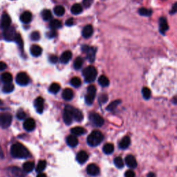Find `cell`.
I'll return each instance as SVG.
<instances>
[{
    "label": "cell",
    "instance_id": "obj_29",
    "mask_svg": "<svg viewBox=\"0 0 177 177\" xmlns=\"http://www.w3.org/2000/svg\"><path fill=\"white\" fill-rule=\"evenodd\" d=\"M103 152L106 154H110L114 152V146L112 143H107L103 146Z\"/></svg>",
    "mask_w": 177,
    "mask_h": 177
},
{
    "label": "cell",
    "instance_id": "obj_5",
    "mask_svg": "<svg viewBox=\"0 0 177 177\" xmlns=\"http://www.w3.org/2000/svg\"><path fill=\"white\" fill-rule=\"evenodd\" d=\"M13 117L8 113H3L0 114V126L3 129L8 128L12 123Z\"/></svg>",
    "mask_w": 177,
    "mask_h": 177
},
{
    "label": "cell",
    "instance_id": "obj_1",
    "mask_svg": "<svg viewBox=\"0 0 177 177\" xmlns=\"http://www.w3.org/2000/svg\"><path fill=\"white\" fill-rule=\"evenodd\" d=\"M10 154L15 158H26L30 156L28 149L21 143H15L11 146Z\"/></svg>",
    "mask_w": 177,
    "mask_h": 177
},
{
    "label": "cell",
    "instance_id": "obj_15",
    "mask_svg": "<svg viewBox=\"0 0 177 177\" xmlns=\"http://www.w3.org/2000/svg\"><path fill=\"white\" fill-rule=\"evenodd\" d=\"M125 163L130 168H136L137 166V161L133 155H128L125 158Z\"/></svg>",
    "mask_w": 177,
    "mask_h": 177
},
{
    "label": "cell",
    "instance_id": "obj_57",
    "mask_svg": "<svg viewBox=\"0 0 177 177\" xmlns=\"http://www.w3.org/2000/svg\"><path fill=\"white\" fill-rule=\"evenodd\" d=\"M37 177H47V175L45 174H44V173H40Z\"/></svg>",
    "mask_w": 177,
    "mask_h": 177
},
{
    "label": "cell",
    "instance_id": "obj_19",
    "mask_svg": "<svg viewBox=\"0 0 177 177\" xmlns=\"http://www.w3.org/2000/svg\"><path fill=\"white\" fill-rule=\"evenodd\" d=\"M72 57V53L70 51H66L62 53L61 55L60 60L62 63L63 64H66L69 62V60H71Z\"/></svg>",
    "mask_w": 177,
    "mask_h": 177
},
{
    "label": "cell",
    "instance_id": "obj_34",
    "mask_svg": "<svg viewBox=\"0 0 177 177\" xmlns=\"http://www.w3.org/2000/svg\"><path fill=\"white\" fill-rule=\"evenodd\" d=\"M98 82L102 86H107L109 84V80L108 77L105 76V75H101L99 77Z\"/></svg>",
    "mask_w": 177,
    "mask_h": 177
},
{
    "label": "cell",
    "instance_id": "obj_28",
    "mask_svg": "<svg viewBox=\"0 0 177 177\" xmlns=\"http://www.w3.org/2000/svg\"><path fill=\"white\" fill-rule=\"evenodd\" d=\"M63 119L64 123H65L66 125H69L72 123V121H73V118L69 111H67L66 110H64V114H63Z\"/></svg>",
    "mask_w": 177,
    "mask_h": 177
},
{
    "label": "cell",
    "instance_id": "obj_39",
    "mask_svg": "<svg viewBox=\"0 0 177 177\" xmlns=\"http://www.w3.org/2000/svg\"><path fill=\"white\" fill-rule=\"evenodd\" d=\"M83 64V60L80 57H78L75 59L74 61V64H73V66H74V68L75 69H80L81 67H82Z\"/></svg>",
    "mask_w": 177,
    "mask_h": 177
},
{
    "label": "cell",
    "instance_id": "obj_13",
    "mask_svg": "<svg viewBox=\"0 0 177 177\" xmlns=\"http://www.w3.org/2000/svg\"><path fill=\"white\" fill-rule=\"evenodd\" d=\"M24 128L28 132H31L36 128V122L34 119L28 118L24 123Z\"/></svg>",
    "mask_w": 177,
    "mask_h": 177
},
{
    "label": "cell",
    "instance_id": "obj_45",
    "mask_svg": "<svg viewBox=\"0 0 177 177\" xmlns=\"http://www.w3.org/2000/svg\"><path fill=\"white\" fill-rule=\"evenodd\" d=\"M40 33L38 32V31H34L31 33V39L33 41H38V40H40Z\"/></svg>",
    "mask_w": 177,
    "mask_h": 177
},
{
    "label": "cell",
    "instance_id": "obj_58",
    "mask_svg": "<svg viewBox=\"0 0 177 177\" xmlns=\"http://www.w3.org/2000/svg\"><path fill=\"white\" fill-rule=\"evenodd\" d=\"M0 156H1V157H3V152L1 148V147H0Z\"/></svg>",
    "mask_w": 177,
    "mask_h": 177
},
{
    "label": "cell",
    "instance_id": "obj_11",
    "mask_svg": "<svg viewBox=\"0 0 177 177\" xmlns=\"http://www.w3.org/2000/svg\"><path fill=\"white\" fill-rule=\"evenodd\" d=\"M11 24V19L10 16L8 14L5 13L3 14V15L1 16V22H0V26L3 30H5L7 28L10 26Z\"/></svg>",
    "mask_w": 177,
    "mask_h": 177
},
{
    "label": "cell",
    "instance_id": "obj_43",
    "mask_svg": "<svg viewBox=\"0 0 177 177\" xmlns=\"http://www.w3.org/2000/svg\"><path fill=\"white\" fill-rule=\"evenodd\" d=\"M139 13L143 16H150L152 15V10L145 8H141L139 10Z\"/></svg>",
    "mask_w": 177,
    "mask_h": 177
},
{
    "label": "cell",
    "instance_id": "obj_55",
    "mask_svg": "<svg viewBox=\"0 0 177 177\" xmlns=\"http://www.w3.org/2000/svg\"><path fill=\"white\" fill-rule=\"evenodd\" d=\"M176 12V3H175L174 6H173L171 10L170 11V14H174Z\"/></svg>",
    "mask_w": 177,
    "mask_h": 177
},
{
    "label": "cell",
    "instance_id": "obj_53",
    "mask_svg": "<svg viewBox=\"0 0 177 177\" xmlns=\"http://www.w3.org/2000/svg\"><path fill=\"white\" fill-rule=\"evenodd\" d=\"M73 23H74V21H73V18H69V19L66 22L65 24L68 26H71L72 25H73Z\"/></svg>",
    "mask_w": 177,
    "mask_h": 177
},
{
    "label": "cell",
    "instance_id": "obj_21",
    "mask_svg": "<svg viewBox=\"0 0 177 177\" xmlns=\"http://www.w3.org/2000/svg\"><path fill=\"white\" fill-rule=\"evenodd\" d=\"M31 53L33 56L38 57L42 54V49L38 45H33L30 49Z\"/></svg>",
    "mask_w": 177,
    "mask_h": 177
},
{
    "label": "cell",
    "instance_id": "obj_47",
    "mask_svg": "<svg viewBox=\"0 0 177 177\" xmlns=\"http://www.w3.org/2000/svg\"><path fill=\"white\" fill-rule=\"evenodd\" d=\"M26 113L24 111H19L17 112V118L20 120L24 119L26 118Z\"/></svg>",
    "mask_w": 177,
    "mask_h": 177
},
{
    "label": "cell",
    "instance_id": "obj_38",
    "mask_svg": "<svg viewBox=\"0 0 177 177\" xmlns=\"http://www.w3.org/2000/svg\"><path fill=\"white\" fill-rule=\"evenodd\" d=\"M121 102V100H117L114 101V102L110 103V104L108 105V107H107V110L110 111H114L116 107H117L118 105Z\"/></svg>",
    "mask_w": 177,
    "mask_h": 177
},
{
    "label": "cell",
    "instance_id": "obj_32",
    "mask_svg": "<svg viewBox=\"0 0 177 177\" xmlns=\"http://www.w3.org/2000/svg\"><path fill=\"white\" fill-rule=\"evenodd\" d=\"M14 88L15 86L12 83H8V84H5L4 85H3L2 90L3 93H11V92L13 91Z\"/></svg>",
    "mask_w": 177,
    "mask_h": 177
},
{
    "label": "cell",
    "instance_id": "obj_3",
    "mask_svg": "<svg viewBox=\"0 0 177 177\" xmlns=\"http://www.w3.org/2000/svg\"><path fill=\"white\" fill-rule=\"evenodd\" d=\"M82 74L86 82H92L96 78L98 72L94 66H88L83 70Z\"/></svg>",
    "mask_w": 177,
    "mask_h": 177
},
{
    "label": "cell",
    "instance_id": "obj_33",
    "mask_svg": "<svg viewBox=\"0 0 177 177\" xmlns=\"http://www.w3.org/2000/svg\"><path fill=\"white\" fill-rule=\"evenodd\" d=\"M46 167H47V161L44 160H40L36 167V171H38L39 173L42 172L46 168Z\"/></svg>",
    "mask_w": 177,
    "mask_h": 177
},
{
    "label": "cell",
    "instance_id": "obj_51",
    "mask_svg": "<svg viewBox=\"0 0 177 177\" xmlns=\"http://www.w3.org/2000/svg\"><path fill=\"white\" fill-rule=\"evenodd\" d=\"M49 60H50V62H51V63L55 64L57 62H58V57L56 56V55H51V56L49 57Z\"/></svg>",
    "mask_w": 177,
    "mask_h": 177
},
{
    "label": "cell",
    "instance_id": "obj_49",
    "mask_svg": "<svg viewBox=\"0 0 177 177\" xmlns=\"http://www.w3.org/2000/svg\"><path fill=\"white\" fill-rule=\"evenodd\" d=\"M47 36H48V38H55V37H56V36H57V32H56V31L55 30H51V31H50L49 33H47Z\"/></svg>",
    "mask_w": 177,
    "mask_h": 177
},
{
    "label": "cell",
    "instance_id": "obj_24",
    "mask_svg": "<svg viewBox=\"0 0 177 177\" xmlns=\"http://www.w3.org/2000/svg\"><path fill=\"white\" fill-rule=\"evenodd\" d=\"M62 97L66 100H71L73 97V91L71 88H66L62 92Z\"/></svg>",
    "mask_w": 177,
    "mask_h": 177
},
{
    "label": "cell",
    "instance_id": "obj_17",
    "mask_svg": "<svg viewBox=\"0 0 177 177\" xmlns=\"http://www.w3.org/2000/svg\"><path fill=\"white\" fill-rule=\"evenodd\" d=\"M20 20L24 24H29L32 20V14L29 11H25L20 16Z\"/></svg>",
    "mask_w": 177,
    "mask_h": 177
},
{
    "label": "cell",
    "instance_id": "obj_25",
    "mask_svg": "<svg viewBox=\"0 0 177 177\" xmlns=\"http://www.w3.org/2000/svg\"><path fill=\"white\" fill-rule=\"evenodd\" d=\"M72 134L74 136H80L86 133V130L82 127H75L71 130Z\"/></svg>",
    "mask_w": 177,
    "mask_h": 177
},
{
    "label": "cell",
    "instance_id": "obj_2",
    "mask_svg": "<svg viewBox=\"0 0 177 177\" xmlns=\"http://www.w3.org/2000/svg\"><path fill=\"white\" fill-rule=\"evenodd\" d=\"M104 139V136L100 131L95 130L91 133L87 138V143L90 146L95 147L98 145Z\"/></svg>",
    "mask_w": 177,
    "mask_h": 177
},
{
    "label": "cell",
    "instance_id": "obj_7",
    "mask_svg": "<svg viewBox=\"0 0 177 177\" xmlns=\"http://www.w3.org/2000/svg\"><path fill=\"white\" fill-rule=\"evenodd\" d=\"M82 51L86 54L87 59L91 62H93L95 60V55L96 52V49L95 47H89L88 46L84 45L82 47Z\"/></svg>",
    "mask_w": 177,
    "mask_h": 177
},
{
    "label": "cell",
    "instance_id": "obj_37",
    "mask_svg": "<svg viewBox=\"0 0 177 177\" xmlns=\"http://www.w3.org/2000/svg\"><path fill=\"white\" fill-rule=\"evenodd\" d=\"M60 86L58 83H53L49 88V91L52 93H57L60 91Z\"/></svg>",
    "mask_w": 177,
    "mask_h": 177
},
{
    "label": "cell",
    "instance_id": "obj_40",
    "mask_svg": "<svg viewBox=\"0 0 177 177\" xmlns=\"http://www.w3.org/2000/svg\"><path fill=\"white\" fill-rule=\"evenodd\" d=\"M114 164L118 168H123V166H124V163H123V160L122 159L121 157H116L114 159Z\"/></svg>",
    "mask_w": 177,
    "mask_h": 177
},
{
    "label": "cell",
    "instance_id": "obj_42",
    "mask_svg": "<svg viewBox=\"0 0 177 177\" xmlns=\"http://www.w3.org/2000/svg\"><path fill=\"white\" fill-rule=\"evenodd\" d=\"M142 94L144 98L149 99L151 96V91L149 88L147 87H143L142 89Z\"/></svg>",
    "mask_w": 177,
    "mask_h": 177
},
{
    "label": "cell",
    "instance_id": "obj_27",
    "mask_svg": "<svg viewBox=\"0 0 177 177\" xmlns=\"http://www.w3.org/2000/svg\"><path fill=\"white\" fill-rule=\"evenodd\" d=\"M35 167V164L33 162H26L25 163H24L23 165V170L26 173H29L31 171H33V169H34Z\"/></svg>",
    "mask_w": 177,
    "mask_h": 177
},
{
    "label": "cell",
    "instance_id": "obj_31",
    "mask_svg": "<svg viewBox=\"0 0 177 177\" xmlns=\"http://www.w3.org/2000/svg\"><path fill=\"white\" fill-rule=\"evenodd\" d=\"M71 11L72 13L74 15L80 14L82 11V6L80 4H79V3H75V4L73 5V6L71 7Z\"/></svg>",
    "mask_w": 177,
    "mask_h": 177
},
{
    "label": "cell",
    "instance_id": "obj_26",
    "mask_svg": "<svg viewBox=\"0 0 177 177\" xmlns=\"http://www.w3.org/2000/svg\"><path fill=\"white\" fill-rule=\"evenodd\" d=\"M1 81L4 83V84H8V83H11L13 81V76L8 72H6L1 75Z\"/></svg>",
    "mask_w": 177,
    "mask_h": 177
},
{
    "label": "cell",
    "instance_id": "obj_10",
    "mask_svg": "<svg viewBox=\"0 0 177 177\" xmlns=\"http://www.w3.org/2000/svg\"><path fill=\"white\" fill-rule=\"evenodd\" d=\"M29 77L24 72H20L16 76V82L19 85L26 86L29 83Z\"/></svg>",
    "mask_w": 177,
    "mask_h": 177
},
{
    "label": "cell",
    "instance_id": "obj_44",
    "mask_svg": "<svg viewBox=\"0 0 177 177\" xmlns=\"http://www.w3.org/2000/svg\"><path fill=\"white\" fill-rule=\"evenodd\" d=\"M14 41H15L17 43V44L19 45L20 49H23V41H22V39L21 38V36H20V34L17 33Z\"/></svg>",
    "mask_w": 177,
    "mask_h": 177
},
{
    "label": "cell",
    "instance_id": "obj_20",
    "mask_svg": "<svg viewBox=\"0 0 177 177\" xmlns=\"http://www.w3.org/2000/svg\"><path fill=\"white\" fill-rule=\"evenodd\" d=\"M88 154L87 153L84 151H80L78 154H77V157L76 159L77 160V162L80 163H84L88 159Z\"/></svg>",
    "mask_w": 177,
    "mask_h": 177
},
{
    "label": "cell",
    "instance_id": "obj_14",
    "mask_svg": "<svg viewBox=\"0 0 177 177\" xmlns=\"http://www.w3.org/2000/svg\"><path fill=\"white\" fill-rule=\"evenodd\" d=\"M35 107L39 114H42L44 109V99L42 97L37 98L34 102Z\"/></svg>",
    "mask_w": 177,
    "mask_h": 177
},
{
    "label": "cell",
    "instance_id": "obj_6",
    "mask_svg": "<svg viewBox=\"0 0 177 177\" xmlns=\"http://www.w3.org/2000/svg\"><path fill=\"white\" fill-rule=\"evenodd\" d=\"M96 93V87L94 85H90L87 88V93L85 96V101L87 105H91L95 98Z\"/></svg>",
    "mask_w": 177,
    "mask_h": 177
},
{
    "label": "cell",
    "instance_id": "obj_46",
    "mask_svg": "<svg viewBox=\"0 0 177 177\" xmlns=\"http://www.w3.org/2000/svg\"><path fill=\"white\" fill-rule=\"evenodd\" d=\"M12 169H13V172L15 174H16L17 176H18L20 177L24 176L23 171H22L20 169L17 168V167H13V168H12Z\"/></svg>",
    "mask_w": 177,
    "mask_h": 177
},
{
    "label": "cell",
    "instance_id": "obj_30",
    "mask_svg": "<svg viewBox=\"0 0 177 177\" xmlns=\"http://www.w3.org/2000/svg\"><path fill=\"white\" fill-rule=\"evenodd\" d=\"M50 27L53 30H56V29H60L62 27V22L58 20H53L50 22Z\"/></svg>",
    "mask_w": 177,
    "mask_h": 177
},
{
    "label": "cell",
    "instance_id": "obj_23",
    "mask_svg": "<svg viewBox=\"0 0 177 177\" xmlns=\"http://www.w3.org/2000/svg\"><path fill=\"white\" fill-rule=\"evenodd\" d=\"M66 142L67 144L69 145L70 147H75L78 144V140H77V137L74 135H70L66 138Z\"/></svg>",
    "mask_w": 177,
    "mask_h": 177
},
{
    "label": "cell",
    "instance_id": "obj_12",
    "mask_svg": "<svg viewBox=\"0 0 177 177\" xmlns=\"http://www.w3.org/2000/svg\"><path fill=\"white\" fill-rule=\"evenodd\" d=\"M86 171L87 174L91 175L92 176H97L100 173V169L95 164H89L86 167Z\"/></svg>",
    "mask_w": 177,
    "mask_h": 177
},
{
    "label": "cell",
    "instance_id": "obj_18",
    "mask_svg": "<svg viewBox=\"0 0 177 177\" xmlns=\"http://www.w3.org/2000/svg\"><path fill=\"white\" fill-rule=\"evenodd\" d=\"M159 26H160V32L162 34H165V33L168 29V24L167 22L165 17H161L159 20Z\"/></svg>",
    "mask_w": 177,
    "mask_h": 177
},
{
    "label": "cell",
    "instance_id": "obj_4",
    "mask_svg": "<svg viewBox=\"0 0 177 177\" xmlns=\"http://www.w3.org/2000/svg\"><path fill=\"white\" fill-rule=\"evenodd\" d=\"M64 110H66L69 111L70 114H71L72 118L73 120L76 121L77 122H81L83 119V114L80 110L77 109L71 106V105H66L64 108Z\"/></svg>",
    "mask_w": 177,
    "mask_h": 177
},
{
    "label": "cell",
    "instance_id": "obj_22",
    "mask_svg": "<svg viewBox=\"0 0 177 177\" xmlns=\"http://www.w3.org/2000/svg\"><path fill=\"white\" fill-rule=\"evenodd\" d=\"M131 140L129 136H125L119 143V147L122 149H125L130 145Z\"/></svg>",
    "mask_w": 177,
    "mask_h": 177
},
{
    "label": "cell",
    "instance_id": "obj_35",
    "mask_svg": "<svg viewBox=\"0 0 177 177\" xmlns=\"http://www.w3.org/2000/svg\"><path fill=\"white\" fill-rule=\"evenodd\" d=\"M54 13L56 15L62 16L65 13V9L62 6H56L54 8Z\"/></svg>",
    "mask_w": 177,
    "mask_h": 177
},
{
    "label": "cell",
    "instance_id": "obj_54",
    "mask_svg": "<svg viewBox=\"0 0 177 177\" xmlns=\"http://www.w3.org/2000/svg\"><path fill=\"white\" fill-rule=\"evenodd\" d=\"M6 67H7V66H6V64L5 62H0V71L5 70L6 69Z\"/></svg>",
    "mask_w": 177,
    "mask_h": 177
},
{
    "label": "cell",
    "instance_id": "obj_8",
    "mask_svg": "<svg viewBox=\"0 0 177 177\" xmlns=\"http://www.w3.org/2000/svg\"><path fill=\"white\" fill-rule=\"evenodd\" d=\"M89 120L93 125L101 127L104 124V119L100 115L97 113H91L89 115Z\"/></svg>",
    "mask_w": 177,
    "mask_h": 177
},
{
    "label": "cell",
    "instance_id": "obj_56",
    "mask_svg": "<svg viewBox=\"0 0 177 177\" xmlns=\"http://www.w3.org/2000/svg\"><path fill=\"white\" fill-rule=\"evenodd\" d=\"M147 177H156V175L154 174L153 172H149L148 174H147Z\"/></svg>",
    "mask_w": 177,
    "mask_h": 177
},
{
    "label": "cell",
    "instance_id": "obj_50",
    "mask_svg": "<svg viewBox=\"0 0 177 177\" xmlns=\"http://www.w3.org/2000/svg\"><path fill=\"white\" fill-rule=\"evenodd\" d=\"M136 174L133 170H127L125 174V177H135Z\"/></svg>",
    "mask_w": 177,
    "mask_h": 177
},
{
    "label": "cell",
    "instance_id": "obj_36",
    "mask_svg": "<svg viewBox=\"0 0 177 177\" xmlns=\"http://www.w3.org/2000/svg\"><path fill=\"white\" fill-rule=\"evenodd\" d=\"M42 17L43 18L44 20L45 21H48V20H50L52 17V14H51V12L49 10H44L42 12Z\"/></svg>",
    "mask_w": 177,
    "mask_h": 177
},
{
    "label": "cell",
    "instance_id": "obj_16",
    "mask_svg": "<svg viewBox=\"0 0 177 177\" xmlns=\"http://www.w3.org/2000/svg\"><path fill=\"white\" fill-rule=\"evenodd\" d=\"M93 33V28L91 25H86L83 29L82 35L84 38H88L92 36Z\"/></svg>",
    "mask_w": 177,
    "mask_h": 177
},
{
    "label": "cell",
    "instance_id": "obj_52",
    "mask_svg": "<svg viewBox=\"0 0 177 177\" xmlns=\"http://www.w3.org/2000/svg\"><path fill=\"white\" fill-rule=\"evenodd\" d=\"M92 2H93V0H83V3L85 7L90 6Z\"/></svg>",
    "mask_w": 177,
    "mask_h": 177
},
{
    "label": "cell",
    "instance_id": "obj_9",
    "mask_svg": "<svg viewBox=\"0 0 177 177\" xmlns=\"http://www.w3.org/2000/svg\"><path fill=\"white\" fill-rule=\"evenodd\" d=\"M16 34L17 33L15 31V29L12 26L7 28L6 29L3 30V38L8 42L14 41Z\"/></svg>",
    "mask_w": 177,
    "mask_h": 177
},
{
    "label": "cell",
    "instance_id": "obj_41",
    "mask_svg": "<svg viewBox=\"0 0 177 177\" xmlns=\"http://www.w3.org/2000/svg\"><path fill=\"white\" fill-rule=\"evenodd\" d=\"M71 84L73 85L75 87H79L81 85V80L79 77H74L73 78H71Z\"/></svg>",
    "mask_w": 177,
    "mask_h": 177
},
{
    "label": "cell",
    "instance_id": "obj_48",
    "mask_svg": "<svg viewBox=\"0 0 177 177\" xmlns=\"http://www.w3.org/2000/svg\"><path fill=\"white\" fill-rule=\"evenodd\" d=\"M108 100V96L106 95V94H103V95H101L99 98V102L101 103V104H103V103H105Z\"/></svg>",
    "mask_w": 177,
    "mask_h": 177
}]
</instances>
